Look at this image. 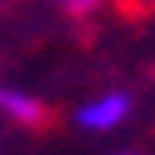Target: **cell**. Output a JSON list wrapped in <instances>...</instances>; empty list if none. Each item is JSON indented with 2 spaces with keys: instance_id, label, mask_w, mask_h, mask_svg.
<instances>
[{
  "instance_id": "1",
  "label": "cell",
  "mask_w": 155,
  "mask_h": 155,
  "mask_svg": "<svg viewBox=\"0 0 155 155\" xmlns=\"http://www.w3.org/2000/svg\"><path fill=\"white\" fill-rule=\"evenodd\" d=\"M130 112H134V97L126 90H105V94L83 101L72 116V123L87 134H108V130L123 126L130 119Z\"/></svg>"
},
{
  "instance_id": "2",
  "label": "cell",
  "mask_w": 155,
  "mask_h": 155,
  "mask_svg": "<svg viewBox=\"0 0 155 155\" xmlns=\"http://www.w3.org/2000/svg\"><path fill=\"white\" fill-rule=\"evenodd\" d=\"M0 116L7 123H18V126H40L47 119V105L40 101L36 94L22 90V87L0 83Z\"/></svg>"
},
{
  "instance_id": "3",
  "label": "cell",
  "mask_w": 155,
  "mask_h": 155,
  "mask_svg": "<svg viewBox=\"0 0 155 155\" xmlns=\"http://www.w3.org/2000/svg\"><path fill=\"white\" fill-rule=\"evenodd\" d=\"M58 11H65V15H94L105 0H51Z\"/></svg>"
},
{
  "instance_id": "4",
  "label": "cell",
  "mask_w": 155,
  "mask_h": 155,
  "mask_svg": "<svg viewBox=\"0 0 155 155\" xmlns=\"http://www.w3.org/2000/svg\"><path fill=\"white\" fill-rule=\"evenodd\" d=\"M116 155H134V152H116Z\"/></svg>"
}]
</instances>
